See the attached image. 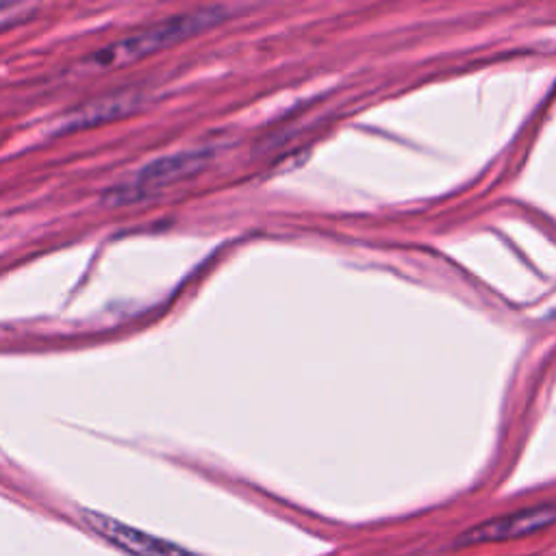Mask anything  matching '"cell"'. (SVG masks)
<instances>
[{"label": "cell", "instance_id": "cell-1", "mask_svg": "<svg viewBox=\"0 0 556 556\" xmlns=\"http://www.w3.org/2000/svg\"><path fill=\"white\" fill-rule=\"evenodd\" d=\"M224 18H226V11L222 7L187 11V14L166 18L94 50L90 57H85L79 63L77 70L83 74H92V72H111L124 66H131V63L144 61L150 55L161 53V50L181 44L189 40V37L216 27V24L222 22Z\"/></svg>", "mask_w": 556, "mask_h": 556}, {"label": "cell", "instance_id": "cell-2", "mask_svg": "<svg viewBox=\"0 0 556 556\" xmlns=\"http://www.w3.org/2000/svg\"><path fill=\"white\" fill-rule=\"evenodd\" d=\"M211 159L209 150H185V153H174L159 157L146 163L129 179L120 181L105 194V202L109 207H129L157 196L161 189H168L181 183L189 176H194L207 166Z\"/></svg>", "mask_w": 556, "mask_h": 556}, {"label": "cell", "instance_id": "cell-3", "mask_svg": "<svg viewBox=\"0 0 556 556\" xmlns=\"http://www.w3.org/2000/svg\"><path fill=\"white\" fill-rule=\"evenodd\" d=\"M554 524H556V504H539V507L507 513L478 526H472L457 539V546L470 548V546H480V543L522 539L528 535L541 533V530H546Z\"/></svg>", "mask_w": 556, "mask_h": 556}, {"label": "cell", "instance_id": "cell-4", "mask_svg": "<svg viewBox=\"0 0 556 556\" xmlns=\"http://www.w3.org/2000/svg\"><path fill=\"white\" fill-rule=\"evenodd\" d=\"M81 517L96 535L107 539L118 550L126 552L129 556H202V554H196L192 550L179 546V543H172V541L150 535V533H146V530L133 528L105 513L83 511Z\"/></svg>", "mask_w": 556, "mask_h": 556}, {"label": "cell", "instance_id": "cell-5", "mask_svg": "<svg viewBox=\"0 0 556 556\" xmlns=\"http://www.w3.org/2000/svg\"><path fill=\"white\" fill-rule=\"evenodd\" d=\"M139 94L131 90L122 92H111L105 96H98L90 103H83L81 107L72 109L66 118L59 120V131H83V129H94L100 124H109L113 120L126 118L131 111L139 107Z\"/></svg>", "mask_w": 556, "mask_h": 556}, {"label": "cell", "instance_id": "cell-6", "mask_svg": "<svg viewBox=\"0 0 556 556\" xmlns=\"http://www.w3.org/2000/svg\"><path fill=\"white\" fill-rule=\"evenodd\" d=\"M37 11L35 5H24V3H0V31L16 27L33 18Z\"/></svg>", "mask_w": 556, "mask_h": 556}]
</instances>
